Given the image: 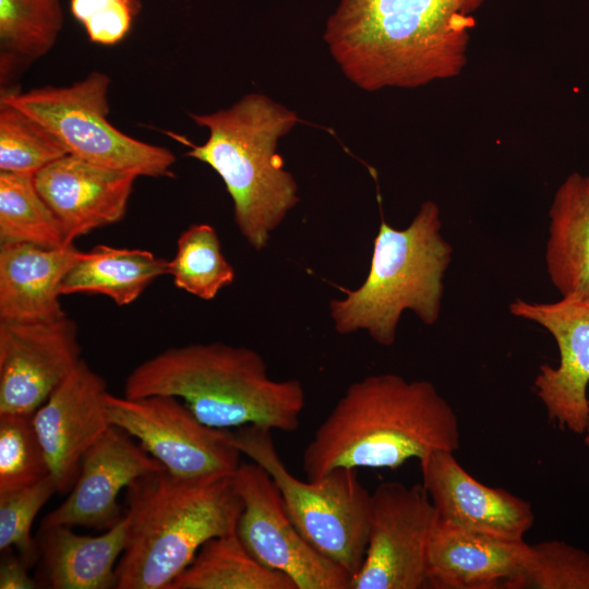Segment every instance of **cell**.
<instances>
[{"label":"cell","mask_w":589,"mask_h":589,"mask_svg":"<svg viewBox=\"0 0 589 589\" xmlns=\"http://www.w3.org/2000/svg\"><path fill=\"white\" fill-rule=\"evenodd\" d=\"M531 545L437 521L426 557V588L513 589Z\"/></svg>","instance_id":"ac0fdd59"},{"label":"cell","mask_w":589,"mask_h":589,"mask_svg":"<svg viewBox=\"0 0 589 589\" xmlns=\"http://www.w3.org/2000/svg\"><path fill=\"white\" fill-rule=\"evenodd\" d=\"M82 359L77 325L68 316L0 320V414L34 413Z\"/></svg>","instance_id":"7c38bea8"},{"label":"cell","mask_w":589,"mask_h":589,"mask_svg":"<svg viewBox=\"0 0 589 589\" xmlns=\"http://www.w3.org/2000/svg\"><path fill=\"white\" fill-rule=\"evenodd\" d=\"M233 481L243 503L236 532L254 558L288 576L297 589L349 588L351 575L304 539L263 467L241 462Z\"/></svg>","instance_id":"8fae6325"},{"label":"cell","mask_w":589,"mask_h":589,"mask_svg":"<svg viewBox=\"0 0 589 589\" xmlns=\"http://www.w3.org/2000/svg\"><path fill=\"white\" fill-rule=\"evenodd\" d=\"M31 414H0V493L31 486L50 476Z\"/></svg>","instance_id":"83f0119b"},{"label":"cell","mask_w":589,"mask_h":589,"mask_svg":"<svg viewBox=\"0 0 589 589\" xmlns=\"http://www.w3.org/2000/svg\"><path fill=\"white\" fill-rule=\"evenodd\" d=\"M128 517L99 536H83L69 526L39 527V587L50 589L116 588L117 560L127 539Z\"/></svg>","instance_id":"ffe728a7"},{"label":"cell","mask_w":589,"mask_h":589,"mask_svg":"<svg viewBox=\"0 0 589 589\" xmlns=\"http://www.w3.org/2000/svg\"><path fill=\"white\" fill-rule=\"evenodd\" d=\"M109 86V76L95 71L70 86L1 92L0 99L38 121L70 155L139 177H172L171 151L136 140L110 123Z\"/></svg>","instance_id":"ba28073f"},{"label":"cell","mask_w":589,"mask_h":589,"mask_svg":"<svg viewBox=\"0 0 589 589\" xmlns=\"http://www.w3.org/2000/svg\"><path fill=\"white\" fill-rule=\"evenodd\" d=\"M208 130L202 144L166 132L189 147L185 155L208 165L225 183L240 233L263 250L272 232L298 204V184L277 148L300 121L297 112L261 93H249L228 108L190 113Z\"/></svg>","instance_id":"5b68a950"},{"label":"cell","mask_w":589,"mask_h":589,"mask_svg":"<svg viewBox=\"0 0 589 589\" xmlns=\"http://www.w3.org/2000/svg\"><path fill=\"white\" fill-rule=\"evenodd\" d=\"M456 412L426 380L394 373L353 382L317 426L301 459L308 480L344 468L397 469L460 446Z\"/></svg>","instance_id":"7a4b0ae2"},{"label":"cell","mask_w":589,"mask_h":589,"mask_svg":"<svg viewBox=\"0 0 589 589\" xmlns=\"http://www.w3.org/2000/svg\"><path fill=\"white\" fill-rule=\"evenodd\" d=\"M441 228L440 207L433 201L423 202L405 229L382 218L365 280L329 303L336 332L362 329L378 345L392 346L404 311H412L425 325L435 324L453 255Z\"/></svg>","instance_id":"8992f818"},{"label":"cell","mask_w":589,"mask_h":589,"mask_svg":"<svg viewBox=\"0 0 589 589\" xmlns=\"http://www.w3.org/2000/svg\"><path fill=\"white\" fill-rule=\"evenodd\" d=\"M117 589H168L209 539L235 531L243 508L233 473L177 477L165 468L132 481Z\"/></svg>","instance_id":"277c9868"},{"label":"cell","mask_w":589,"mask_h":589,"mask_svg":"<svg viewBox=\"0 0 589 589\" xmlns=\"http://www.w3.org/2000/svg\"><path fill=\"white\" fill-rule=\"evenodd\" d=\"M168 265V260L147 250L97 245L83 252L62 279L59 293H99L128 305L156 278L167 275Z\"/></svg>","instance_id":"7402d4cb"},{"label":"cell","mask_w":589,"mask_h":589,"mask_svg":"<svg viewBox=\"0 0 589 589\" xmlns=\"http://www.w3.org/2000/svg\"><path fill=\"white\" fill-rule=\"evenodd\" d=\"M164 468L128 432L111 425L86 452L68 497L41 519L40 527L108 530L124 517L117 502L120 491L142 474Z\"/></svg>","instance_id":"9a60e30c"},{"label":"cell","mask_w":589,"mask_h":589,"mask_svg":"<svg viewBox=\"0 0 589 589\" xmlns=\"http://www.w3.org/2000/svg\"><path fill=\"white\" fill-rule=\"evenodd\" d=\"M437 521L422 483L378 484L371 494L364 560L348 589L426 588L428 549Z\"/></svg>","instance_id":"9c48e42d"},{"label":"cell","mask_w":589,"mask_h":589,"mask_svg":"<svg viewBox=\"0 0 589 589\" xmlns=\"http://www.w3.org/2000/svg\"><path fill=\"white\" fill-rule=\"evenodd\" d=\"M175 396L206 425L298 429L305 393L298 380L275 381L260 353L219 341L170 347L135 366L124 396Z\"/></svg>","instance_id":"3957f363"},{"label":"cell","mask_w":589,"mask_h":589,"mask_svg":"<svg viewBox=\"0 0 589 589\" xmlns=\"http://www.w3.org/2000/svg\"><path fill=\"white\" fill-rule=\"evenodd\" d=\"M168 274L177 288L203 300L214 299L235 280V269L221 252L215 228L208 224L191 225L180 235Z\"/></svg>","instance_id":"484cf974"},{"label":"cell","mask_w":589,"mask_h":589,"mask_svg":"<svg viewBox=\"0 0 589 589\" xmlns=\"http://www.w3.org/2000/svg\"><path fill=\"white\" fill-rule=\"evenodd\" d=\"M83 252L26 242L0 247V320L53 321L67 316L59 286Z\"/></svg>","instance_id":"d6986e66"},{"label":"cell","mask_w":589,"mask_h":589,"mask_svg":"<svg viewBox=\"0 0 589 589\" xmlns=\"http://www.w3.org/2000/svg\"><path fill=\"white\" fill-rule=\"evenodd\" d=\"M56 492L50 474L31 486L0 493V550L14 549L29 568L39 560L37 541L32 537L34 519Z\"/></svg>","instance_id":"f546056e"},{"label":"cell","mask_w":589,"mask_h":589,"mask_svg":"<svg viewBox=\"0 0 589 589\" xmlns=\"http://www.w3.org/2000/svg\"><path fill=\"white\" fill-rule=\"evenodd\" d=\"M588 177H589V173H588Z\"/></svg>","instance_id":"836d02e7"},{"label":"cell","mask_w":589,"mask_h":589,"mask_svg":"<svg viewBox=\"0 0 589 589\" xmlns=\"http://www.w3.org/2000/svg\"><path fill=\"white\" fill-rule=\"evenodd\" d=\"M67 154L44 125L0 99V171L35 176Z\"/></svg>","instance_id":"4316f807"},{"label":"cell","mask_w":589,"mask_h":589,"mask_svg":"<svg viewBox=\"0 0 589 589\" xmlns=\"http://www.w3.org/2000/svg\"><path fill=\"white\" fill-rule=\"evenodd\" d=\"M0 242H26L48 249L69 247L34 176L0 171Z\"/></svg>","instance_id":"d4e9b609"},{"label":"cell","mask_w":589,"mask_h":589,"mask_svg":"<svg viewBox=\"0 0 589 589\" xmlns=\"http://www.w3.org/2000/svg\"><path fill=\"white\" fill-rule=\"evenodd\" d=\"M142 8L140 0H70V10L89 40L115 45L130 32Z\"/></svg>","instance_id":"4dcf8cb0"},{"label":"cell","mask_w":589,"mask_h":589,"mask_svg":"<svg viewBox=\"0 0 589 589\" xmlns=\"http://www.w3.org/2000/svg\"><path fill=\"white\" fill-rule=\"evenodd\" d=\"M168 589L297 588L288 576L254 558L235 530L206 541Z\"/></svg>","instance_id":"cb8c5ba5"},{"label":"cell","mask_w":589,"mask_h":589,"mask_svg":"<svg viewBox=\"0 0 589 589\" xmlns=\"http://www.w3.org/2000/svg\"><path fill=\"white\" fill-rule=\"evenodd\" d=\"M584 436H585V437H584L585 444H586V446H587L588 449H589V418H588V423H587V426H586Z\"/></svg>","instance_id":"d6a6232c"},{"label":"cell","mask_w":589,"mask_h":589,"mask_svg":"<svg viewBox=\"0 0 589 589\" xmlns=\"http://www.w3.org/2000/svg\"><path fill=\"white\" fill-rule=\"evenodd\" d=\"M1 553L0 589H35L39 587L37 580L29 576L28 565L14 549L8 548Z\"/></svg>","instance_id":"1f68e13d"},{"label":"cell","mask_w":589,"mask_h":589,"mask_svg":"<svg viewBox=\"0 0 589 589\" xmlns=\"http://www.w3.org/2000/svg\"><path fill=\"white\" fill-rule=\"evenodd\" d=\"M513 589H589V553L557 540L531 545Z\"/></svg>","instance_id":"f1b7e54d"},{"label":"cell","mask_w":589,"mask_h":589,"mask_svg":"<svg viewBox=\"0 0 589 589\" xmlns=\"http://www.w3.org/2000/svg\"><path fill=\"white\" fill-rule=\"evenodd\" d=\"M422 485L438 520L465 530L524 540L534 514L529 502L473 478L454 452L437 450L419 460Z\"/></svg>","instance_id":"2e32d148"},{"label":"cell","mask_w":589,"mask_h":589,"mask_svg":"<svg viewBox=\"0 0 589 589\" xmlns=\"http://www.w3.org/2000/svg\"><path fill=\"white\" fill-rule=\"evenodd\" d=\"M108 393L104 377L82 359L33 413L59 493L72 489L84 455L112 425Z\"/></svg>","instance_id":"5bb4252c"},{"label":"cell","mask_w":589,"mask_h":589,"mask_svg":"<svg viewBox=\"0 0 589 589\" xmlns=\"http://www.w3.org/2000/svg\"><path fill=\"white\" fill-rule=\"evenodd\" d=\"M545 267L561 298L589 301V177L573 172L549 211Z\"/></svg>","instance_id":"44dd1931"},{"label":"cell","mask_w":589,"mask_h":589,"mask_svg":"<svg viewBox=\"0 0 589 589\" xmlns=\"http://www.w3.org/2000/svg\"><path fill=\"white\" fill-rule=\"evenodd\" d=\"M139 176L67 154L34 176L68 245L92 230L120 221Z\"/></svg>","instance_id":"e0dca14e"},{"label":"cell","mask_w":589,"mask_h":589,"mask_svg":"<svg viewBox=\"0 0 589 589\" xmlns=\"http://www.w3.org/2000/svg\"><path fill=\"white\" fill-rule=\"evenodd\" d=\"M230 436L241 454L272 477L288 516L304 539L352 577L366 551L371 502L357 469L339 467L302 481L281 460L271 429L243 425L230 431Z\"/></svg>","instance_id":"52a82bcc"},{"label":"cell","mask_w":589,"mask_h":589,"mask_svg":"<svg viewBox=\"0 0 589 589\" xmlns=\"http://www.w3.org/2000/svg\"><path fill=\"white\" fill-rule=\"evenodd\" d=\"M486 0H340L323 39L365 92L418 88L459 76Z\"/></svg>","instance_id":"6da1fadb"},{"label":"cell","mask_w":589,"mask_h":589,"mask_svg":"<svg viewBox=\"0 0 589 589\" xmlns=\"http://www.w3.org/2000/svg\"><path fill=\"white\" fill-rule=\"evenodd\" d=\"M508 308L514 316L534 322L553 336L560 353L558 365H540L534 378L536 394L551 421L584 434L589 418V301L516 299Z\"/></svg>","instance_id":"4fadbf2b"},{"label":"cell","mask_w":589,"mask_h":589,"mask_svg":"<svg viewBox=\"0 0 589 589\" xmlns=\"http://www.w3.org/2000/svg\"><path fill=\"white\" fill-rule=\"evenodd\" d=\"M63 28L61 0H0L1 92L55 46Z\"/></svg>","instance_id":"603a6c76"},{"label":"cell","mask_w":589,"mask_h":589,"mask_svg":"<svg viewBox=\"0 0 589 589\" xmlns=\"http://www.w3.org/2000/svg\"><path fill=\"white\" fill-rule=\"evenodd\" d=\"M107 412L112 425L136 437L173 476L235 473L241 464V452L233 444L230 430L201 422L178 397L130 398L108 393Z\"/></svg>","instance_id":"30bf717a"}]
</instances>
